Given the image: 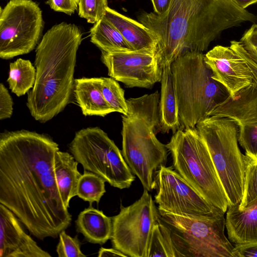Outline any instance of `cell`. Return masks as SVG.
Returning a JSON list of instances; mask_svg holds the SVG:
<instances>
[{
    "instance_id": "19",
    "label": "cell",
    "mask_w": 257,
    "mask_h": 257,
    "mask_svg": "<svg viewBox=\"0 0 257 257\" xmlns=\"http://www.w3.org/2000/svg\"><path fill=\"white\" fill-rule=\"evenodd\" d=\"M171 65L163 66L159 111L161 131L166 133L172 131L174 134L181 128V124Z\"/></svg>"
},
{
    "instance_id": "18",
    "label": "cell",
    "mask_w": 257,
    "mask_h": 257,
    "mask_svg": "<svg viewBox=\"0 0 257 257\" xmlns=\"http://www.w3.org/2000/svg\"><path fill=\"white\" fill-rule=\"evenodd\" d=\"M73 93L82 113L85 116H105L114 112L102 95L99 77L75 79Z\"/></svg>"
},
{
    "instance_id": "14",
    "label": "cell",
    "mask_w": 257,
    "mask_h": 257,
    "mask_svg": "<svg viewBox=\"0 0 257 257\" xmlns=\"http://www.w3.org/2000/svg\"><path fill=\"white\" fill-rule=\"evenodd\" d=\"M204 61L212 72V78L224 86L230 96L253 82L246 61L230 47L218 45L204 55Z\"/></svg>"
},
{
    "instance_id": "31",
    "label": "cell",
    "mask_w": 257,
    "mask_h": 257,
    "mask_svg": "<svg viewBox=\"0 0 257 257\" xmlns=\"http://www.w3.org/2000/svg\"><path fill=\"white\" fill-rule=\"evenodd\" d=\"M12 98L6 87L0 85V119L11 117L13 110Z\"/></svg>"
},
{
    "instance_id": "5",
    "label": "cell",
    "mask_w": 257,
    "mask_h": 257,
    "mask_svg": "<svg viewBox=\"0 0 257 257\" xmlns=\"http://www.w3.org/2000/svg\"><path fill=\"white\" fill-rule=\"evenodd\" d=\"M173 166L205 200L225 213L228 202L204 141L196 127L180 128L166 145Z\"/></svg>"
},
{
    "instance_id": "6",
    "label": "cell",
    "mask_w": 257,
    "mask_h": 257,
    "mask_svg": "<svg viewBox=\"0 0 257 257\" xmlns=\"http://www.w3.org/2000/svg\"><path fill=\"white\" fill-rule=\"evenodd\" d=\"M196 128L205 143L226 194L228 207L239 204L243 193L244 155L238 147V126L233 120L210 116Z\"/></svg>"
},
{
    "instance_id": "24",
    "label": "cell",
    "mask_w": 257,
    "mask_h": 257,
    "mask_svg": "<svg viewBox=\"0 0 257 257\" xmlns=\"http://www.w3.org/2000/svg\"><path fill=\"white\" fill-rule=\"evenodd\" d=\"M36 76V70L31 61L19 58L10 64L9 88L18 96L25 95L33 87Z\"/></svg>"
},
{
    "instance_id": "34",
    "label": "cell",
    "mask_w": 257,
    "mask_h": 257,
    "mask_svg": "<svg viewBox=\"0 0 257 257\" xmlns=\"http://www.w3.org/2000/svg\"><path fill=\"white\" fill-rule=\"evenodd\" d=\"M230 47L239 54L246 61L251 71L253 82L257 85V64L250 57L239 41H231Z\"/></svg>"
},
{
    "instance_id": "2",
    "label": "cell",
    "mask_w": 257,
    "mask_h": 257,
    "mask_svg": "<svg viewBox=\"0 0 257 257\" xmlns=\"http://www.w3.org/2000/svg\"><path fill=\"white\" fill-rule=\"evenodd\" d=\"M138 19L153 35L162 66L186 53L207 50L225 30L257 22L231 0H171L164 14L144 12Z\"/></svg>"
},
{
    "instance_id": "29",
    "label": "cell",
    "mask_w": 257,
    "mask_h": 257,
    "mask_svg": "<svg viewBox=\"0 0 257 257\" xmlns=\"http://www.w3.org/2000/svg\"><path fill=\"white\" fill-rule=\"evenodd\" d=\"M59 239L56 247V252L59 257H85L81 250V242L77 236L71 237L65 230L59 235Z\"/></svg>"
},
{
    "instance_id": "8",
    "label": "cell",
    "mask_w": 257,
    "mask_h": 257,
    "mask_svg": "<svg viewBox=\"0 0 257 257\" xmlns=\"http://www.w3.org/2000/svg\"><path fill=\"white\" fill-rule=\"evenodd\" d=\"M158 210L160 218L179 233L175 238L187 256L232 257L234 246L224 234L225 213L221 209L200 217Z\"/></svg>"
},
{
    "instance_id": "4",
    "label": "cell",
    "mask_w": 257,
    "mask_h": 257,
    "mask_svg": "<svg viewBox=\"0 0 257 257\" xmlns=\"http://www.w3.org/2000/svg\"><path fill=\"white\" fill-rule=\"evenodd\" d=\"M181 128H195L230 94L212 78L200 52H188L172 62Z\"/></svg>"
},
{
    "instance_id": "21",
    "label": "cell",
    "mask_w": 257,
    "mask_h": 257,
    "mask_svg": "<svg viewBox=\"0 0 257 257\" xmlns=\"http://www.w3.org/2000/svg\"><path fill=\"white\" fill-rule=\"evenodd\" d=\"M78 164L72 154L59 150L57 152L54 163L55 178L62 200L67 209L71 199L76 196L82 175L78 170Z\"/></svg>"
},
{
    "instance_id": "16",
    "label": "cell",
    "mask_w": 257,
    "mask_h": 257,
    "mask_svg": "<svg viewBox=\"0 0 257 257\" xmlns=\"http://www.w3.org/2000/svg\"><path fill=\"white\" fill-rule=\"evenodd\" d=\"M225 227L229 240L235 244L257 241V197L242 210L238 204L228 207Z\"/></svg>"
},
{
    "instance_id": "37",
    "label": "cell",
    "mask_w": 257,
    "mask_h": 257,
    "mask_svg": "<svg viewBox=\"0 0 257 257\" xmlns=\"http://www.w3.org/2000/svg\"><path fill=\"white\" fill-rule=\"evenodd\" d=\"M238 7L245 9L247 7L257 2V0H231Z\"/></svg>"
},
{
    "instance_id": "9",
    "label": "cell",
    "mask_w": 257,
    "mask_h": 257,
    "mask_svg": "<svg viewBox=\"0 0 257 257\" xmlns=\"http://www.w3.org/2000/svg\"><path fill=\"white\" fill-rule=\"evenodd\" d=\"M44 25L41 8L32 0H10L0 12V57L10 59L33 50Z\"/></svg>"
},
{
    "instance_id": "11",
    "label": "cell",
    "mask_w": 257,
    "mask_h": 257,
    "mask_svg": "<svg viewBox=\"0 0 257 257\" xmlns=\"http://www.w3.org/2000/svg\"><path fill=\"white\" fill-rule=\"evenodd\" d=\"M155 182V200L158 210L193 217L220 210L205 200L178 172L165 165L157 171Z\"/></svg>"
},
{
    "instance_id": "1",
    "label": "cell",
    "mask_w": 257,
    "mask_h": 257,
    "mask_svg": "<svg viewBox=\"0 0 257 257\" xmlns=\"http://www.w3.org/2000/svg\"><path fill=\"white\" fill-rule=\"evenodd\" d=\"M59 150L52 139L35 132L0 136V203L40 240L57 238L72 220L55 178Z\"/></svg>"
},
{
    "instance_id": "10",
    "label": "cell",
    "mask_w": 257,
    "mask_h": 257,
    "mask_svg": "<svg viewBox=\"0 0 257 257\" xmlns=\"http://www.w3.org/2000/svg\"><path fill=\"white\" fill-rule=\"evenodd\" d=\"M120 209L111 217L112 247L127 257H148L152 230L160 219L152 195L144 189L140 199Z\"/></svg>"
},
{
    "instance_id": "3",
    "label": "cell",
    "mask_w": 257,
    "mask_h": 257,
    "mask_svg": "<svg viewBox=\"0 0 257 257\" xmlns=\"http://www.w3.org/2000/svg\"><path fill=\"white\" fill-rule=\"evenodd\" d=\"M82 40L78 26L62 22L49 29L38 44L34 62L36 80L27 101L35 120L46 122L70 102L77 52Z\"/></svg>"
},
{
    "instance_id": "22",
    "label": "cell",
    "mask_w": 257,
    "mask_h": 257,
    "mask_svg": "<svg viewBox=\"0 0 257 257\" xmlns=\"http://www.w3.org/2000/svg\"><path fill=\"white\" fill-rule=\"evenodd\" d=\"M90 41L101 51L115 53L134 51L118 30L104 17L90 30Z\"/></svg>"
},
{
    "instance_id": "27",
    "label": "cell",
    "mask_w": 257,
    "mask_h": 257,
    "mask_svg": "<svg viewBox=\"0 0 257 257\" xmlns=\"http://www.w3.org/2000/svg\"><path fill=\"white\" fill-rule=\"evenodd\" d=\"M245 164L243 193L238 208L242 210L257 197V156L244 155Z\"/></svg>"
},
{
    "instance_id": "36",
    "label": "cell",
    "mask_w": 257,
    "mask_h": 257,
    "mask_svg": "<svg viewBox=\"0 0 257 257\" xmlns=\"http://www.w3.org/2000/svg\"><path fill=\"white\" fill-rule=\"evenodd\" d=\"M98 256H122L127 257L126 255L120 251L114 248H106L101 247L98 252Z\"/></svg>"
},
{
    "instance_id": "17",
    "label": "cell",
    "mask_w": 257,
    "mask_h": 257,
    "mask_svg": "<svg viewBox=\"0 0 257 257\" xmlns=\"http://www.w3.org/2000/svg\"><path fill=\"white\" fill-rule=\"evenodd\" d=\"M104 17L118 30L133 50L156 52L157 42L154 37L143 24L108 7Z\"/></svg>"
},
{
    "instance_id": "33",
    "label": "cell",
    "mask_w": 257,
    "mask_h": 257,
    "mask_svg": "<svg viewBox=\"0 0 257 257\" xmlns=\"http://www.w3.org/2000/svg\"><path fill=\"white\" fill-rule=\"evenodd\" d=\"M232 257H257V241L235 244Z\"/></svg>"
},
{
    "instance_id": "7",
    "label": "cell",
    "mask_w": 257,
    "mask_h": 257,
    "mask_svg": "<svg viewBox=\"0 0 257 257\" xmlns=\"http://www.w3.org/2000/svg\"><path fill=\"white\" fill-rule=\"evenodd\" d=\"M69 148L84 170L97 175L113 187L128 188L135 180L121 151L98 127H88L76 132Z\"/></svg>"
},
{
    "instance_id": "30",
    "label": "cell",
    "mask_w": 257,
    "mask_h": 257,
    "mask_svg": "<svg viewBox=\"0 0 257 257\" xmlns=\"http://www.w3.org/2000/svg\"><path fill=\"white\" fill-rule=\"evenodd\" d=\"M239 42L250 57L257 64V25H252L244 33Z\"/></svg>"
},
{
    "instance_id": "28",
    "label": "cell",
    "mask_w": 257,
    "mask_h": 257,
    "mask_svg": "<svg viewBox=\"0 0 257 257\" xmlns=\"http://www.w3.org/2000/svg\"><path fill=\"white\" fill-rule=\"evenodd\" d=\"M107 7V0H80L78 15L88 23L94 24L103 18Z\"/></svg>"
},
{
    "instance_id": "12",
    "label": "cell",
    "mask_w": 257,
    "mask_h": 257,
    "mask_svg": "<svg viewBox=\"0 0 257 257\" xmlns=\"http://www.w3.org/2000/svg\"><path fill=\"white\" fill-rule=\"evenodd\" d=\"M101 60L107 68L108 75L126 87L149 88L161 81L163 66L155 52L101 51Z\"/></svg>"
},
{
    "instance_id": "15",
    "label": "cell",
    "mask_w": 257,
    "mask_h": 257,
    "mask_svg": "<svg viewBox=\"0 0 257 257\" xmlns=\"http://www.w3.org/2000/svg\"><path fill=\"white\" fill-rule=\"evenodd\" d=\"M20 221L0 204V257H51L22 228Z\"/></svg>"
},
{
    "instance_id": "32",
    "label": "cell",
    "mask_w": 257,
    "mask_h": 257,
    "mask_svg": "<svg viewBox=\"0 0 257 257\" xmlns=\"http://www.w3.org/2000/svg\"><path fill=\"white\" fill-rule=\"evenodd\" d=\"M80 0H48L46 3L50 8L58 12L71 15L78 8Z\"/></svg>"
},
{
    "instance_id": "23",
    "label": "cell",
    "mask_w": 257,
    "mask_h": 257,
    "mask_svg": "<svg viewBox=\"0 0 257 257\" xmlns=\"http://www.w3.org/2000/svg\"><path fill=\"white\" fill-rule=\"evenodd\" d=\"M175 240L170 227L159 220L152 230L148 257L186 256Z\"/></svg>"
},
{
    "instance_id": "20",
    "label": "cell",
    "mask_w": 257,
    "mask_h": 257,
    "mask_svg": "<svg viewBox=\"0 0 257 257\" xmlns=\"http://www.w3.org/2000/svg\"><path fill=\"white\" fill-rule=\"evenodd\" d=\"M75 223L77 232L81 233L88 242L102 245L111 238V218L92 204L80 212Z\"/></svg>"
},
{
    "instance_id": "35",
    "label": "cell",
    "mask_w": 257,
    "mask_h": 257,
    "mask_svg": "<svg viewBox=\"0 0 257 257\" xmlns=\"http://www.w3.org/2000/svg\"><path fill=\"white\" fill-rule=\"evenodd\" d=\"M154 13L158 15L164 14L168 10L171 0H151Z\"/></svg>"
},
{
    "instance_id": "26",
    "label": "cell",
    "mask_w": 257,
    "mask_h": 257,
    "mask_svg": "<svg viewBox=\"0 0 257 257\" xmlns=\"http://www.w3.org/2000/svg\"><path fill=\"white\" fill-rule=\"evenodd\" d=\"M100 86L102 95L114 112L125 115L128 112L126 99L123 89L116 80L112 78L99 77Z\"/></svg>"
},
{
    "instance_id": "25",
    "label": "cell",
    "mask_w": 257,
    "mask_h": 257,
    "mask_svg": "<svg viewBox=\"0 0 257 257\" xmlns=\"http://www.w3.org/2000/svg\"><path fill=\"white\" fill-rule=\"evenodd\" d=\"M105 180L97 175L84 170L78 184L77 194L79 198L92 204L97 203L105 193Z\"/></svg>"
},
{
    "instance_id": "13",
    "label": "cell",
    "mask_w": 257,
    "mask_h": 257,
    "mask_svg": "<svg viewBox=\"0 0 257 257\" xmlns=\"http://www.w3.org/2000/svg\"><path fill=\"white\" fill-rule=\"evenodd\" d=\"M230 118L238 126V143L245 153L257 156V85L253 82L229 96L210 114Z\"/></svg>"
}]
</instances>
